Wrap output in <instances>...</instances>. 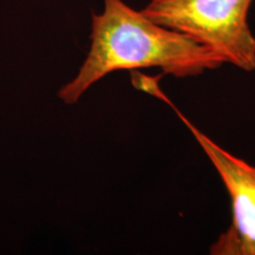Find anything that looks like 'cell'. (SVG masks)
<instances>
[{"label": "cell", "mask_w": 255, "mask_h": 255, "mask_svg": "<svg viewBox=\"0 0 255 255\" xmlns=\"http://www.w3.org/2000/svg\"><path fill=\"white\" fill-rule=\"evenodd\" d=\"M103 1V12L92 14L87 58L78 75L58 92L66 104L77 103L92 84L120 70L159 68L164 75L186 78L225 64L208 47L155 23L122 0Z\"/></svg>", "instance_id": "obj_1"}, {"label": "cell", "mask_w": 255, "mask_h": 255, "mask_svg": "<svg viewBox=\"0 0 255 255\" xmlns=\"http://www.w3.org/2000/svg\"><path fill=\"white\" fill-rule=\"evenodd\" d=\"M221 177L232 201V223L209 247L212 255H255V167L205 135L165 97Z\"/></svg>", "instance_id": "obj_3"}, {"label": "cell", "mask_w": 255, "mask_h": 255, "mask_svg": "<svg viewBox=\"0 0 255 255\" xmlns=\"http://www.w3.org/2000/svg\"><path fill=\"white\" fill-rule=\"evenodd\" d=\"M253 0H151L142 13L190 37L223 63L255 70V37L248 25Z\"/></svg>", "instance_id": "obj_2"}]
</instances>
